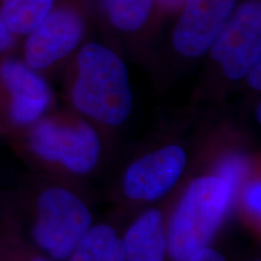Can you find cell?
Wrapping results in <instances>:
<instances>
[{"label":"cell","mask_w":261,"mask_h":261,"mask_svg":"<svg viewBox=\"0 0 261 261\" xmlns=\"http://www.w3.org/2000/svg\"><path fill=\"white\" fill-rule=\"evenodd\" d=\"M68 96L76 112L104 126L117 127L132 114L133 91L126 62L115 48L86 41L75 52Z\"/></svg>","instance_id":"obj_1"},{"label":"cell","mask_w":261,"mask_h":261,"mask_svg":"<svg viewBox=\"0 0 261 261\" xmlns=\"http://www.w3.org/2000/svg\"><path fill=\"white\" fill-rule=\"evenodd\" d=\"M236 195L218 175L196 178L168 220L167 247L172 261H187L217 236Z\"/></svg>","instance_id":"obj_2"},{"label":"cell","mask_w":261,"mask_h":261,"mask_svg":"<svg viewBox=\"0 0 261 261\" xmlns=\"http://www.w3.org/2000/svg\"><path fill=\"white\" fill-rule=\"evenodd\" d=\"M92 25V0H60L46 17L21 39V58L41 74L56 69L86 42Z\"/></svg>","instance_id":"obj_3"},{"label":"cell","mask_w":261,"mask_h":261,"mask_svg":"<svg viewBox=\"0 0 261 261\" xmlns=\"http://www.w3.org/2000/svg\"><path fill=\"white\" fill-rule=\"evenodd\" d=\"M207 55L215 83L218 79L223 85L244 81L261 63V0L238 3Z\"/></svg>","instance_id":"obj_4"},{"label":"cell","mask_w":261,"mask_h":261,"mask_svg":"<svg viewBox=\"0 0 261 261\" xmlns=\"http://www.w3.org/2000/svg\"><path fill=\"white\" fill-rule=\"evenodd\" d=\"M91 226L92 214L74 192L52 187L39 195L32 237L48 259L67 260Z\"/></svg>","instance_id":"obj_5"},{"label":"cell","mask_w":261,"mask_h":261,"mask_svg":"<svg viewBox=\"0 0 261 261\" xmlns=\"http://www.w3.org/2000/svg\"><path fill=\"white\" fill-rule=\"evenodd\" d=\"M29 148L39 159L83 175L97 166L102 142L86 120L42 117L33 125Z\"/></svg>","instance_id":"obj_6"},{"label":"cell","mask_w":261,"mask_h":261,"mask_svg":"<svg viewBox=\"0 0 261 261\" xmlns=\"http://www.w3.org/2000/svg\"><path fill=\"white\" fill-rule=\"evenodd\" d=\"M241 0H187L172 19L167 47L178 61L204 57Z\"/></svg>","instance_id":"obj_7"},{"label":"cell","mask_w":261,"mask_h":261,"mask_svg":"<svg viewBox=\"0 0 261 261\" xmlns=\"http://www.w3.org/2000/svg\"><path fill=\"white\" fill-rule=\"evenodd\" d=\"M54 92L44 74L12 54L0 56V109L15 126H33L45 117Z\"/></svg>","instance_id":"obj_8"},{"label":"cell","mask_w":261,"mask_h":261,"mask_svg":"<svg viewBox=\"0 0 261 261\" xmlns=\"http://www.w3.org/2000/svg\"><path fill=\"white\" fill-rule=\"evenodd\" d=\"M93 22L110 42L145 50L160 34L155 0H92Z\"/></svg>","instance_id":"obj_9"},{"label":"cell","mask_w":261,"mask_h":261,"mask_svg":"<svg viewBox=\"0 0 261 261\" xmlns=\"http://www.w3.org/2000/svg\"><path fill=\"white\" fill-rule=\"evenodd\" d=\"M187 163V151L177 144L148 152L126 169L122 180L123 192L132 201H158L177 185Z\"/></svg>","instance_id":"obj_10"},{"label":"cell","mask_w":261,"mask_h":261,"mask_svg":"<svg viewBox=\"0 0 261 261\" xmlns=\"http://www.w3.org/2000/svg\"><path fill=\"white\" fill-rule=\"evenodd\" d=\"M125 261H166L167 228L162 212L148 210L136 219L122 238Z\"/></svg>","instance_id":"obj_11"},{"label":"cell","mask_w":261,"mask_h":261,"mask_svg":"<svg viewBox=\"0 0 261 261\" xmlns=\"http://www.w3.org/2000/svg\"><path fill=\"white\" fill-rule=\"evenodd\" d=\"M65 261H125L123 241L110 225H94Z\"/></svg>","instance_id":"obj_12"},{"label":"cell","mask_w":261,"mask_h":261,"mask_svg":"<svg viewBox=\"0 0 261 261\" xmlns=\"http://www.w3.org/2000/svg\"><path fill=\"white\" fill-rule=\"evenodd\" d=\"M60 0H0L9 31L21 40L46 17Z\"/></svg>","instance_id":"obj_13"},{"label":"cell","mask_w":261,"mask_h":261,"mask_svg":"<svg viewBox=\"0 0 261 261\" xmlns=\"http://www.w3.org/2000/svg\"><path fill=\"white\" fill-rule=\"evenodd\" d=\"M248 171H249V163L246 156L233 152L220 160L215 175L223 179L237 196L241 188L247 181Z\"/></svg>","instance_id":"obj_14"},{"label":"cell","mask_w":261,"mask_h":261,"mask_svg":"<svg viewBox=\"0 0 261 261\" xmlns=\"http://www.w3.org/2000/svg\"><path fill=\"white\" fill-rule=\"evenodd\" d=\"M243 207L247 213L252 215L254 219H260L261 217V182L260 179H250L241 188Z\"/></svg>","instance_id":"obj_15"},{"label":"cell","mask_w":261,"mask_h":261,"mask_svg":"<svg viewBox=\"0 0 261 261\" xmlns=\"http://www.w3.org/2000/svg\"><path fill=\"white\" fill-rule=\"evenodd\" d=\"M158 19L161 28L177 16L187 0H155Z\"/></svg>","instance_id":"obj_16"},{"label":"cell","mask_w":261,"mask_h":261,"mask_svg":"<svg viewBox=\"0 0 261 261\" xmlns=\"http://www.w3.org/2000/svg\"><path fill=\"white\" fill-rule=\"evenodd\" d=\"M19 42L21 40L9 31L2 12H0V56L12 54L19 46Z\"/></svg>","instance_id":"obj_17"},{"label":"cell","mask_w":261,"mask_h":261,"mask_svg":"<svg viewBox=\"0 0 261 261\" xmlns=\"http://www.w3.org/2000/svg\"><path fill=\"white\" fill-rule=\"evenodd\" d=\"M187 261H227L223 254L218 250L213 249V248L207 247L204 249L200 250L196 254H194L191 257H189Z\"/></svg>","instance_id":"obj_18"},{"label":"cell","mask_w":261,"mask_h":261,"mask_svg":"<svg viewBox=\"0 0 261 261\" xmlns=\"http://www.w3.org/2000/svg\"><path fill=\"white\" fill-rule=\"evenodd\" d=\"M246 81L248 87L252 89L254 92H260L261 90V63H259L255 67L253 68L252 70L248 73V75L246 76Z\"/></svg>","instance_id":"obj_19"},{"label":"cell","mask_w":261,"mask_h":261,"mask_svg":"<svg viewBox=\"0 0 261 261\" xmlns=\"http://www.w3.org/2000/svg\"><path fill=\"white\" fill-rule=\"evenodd\" d=\"M260 112H261V106H260V102H257V106L255 108V117L257 120V122H261V115H260Z\"/></svg>","instance_id":"obj_20"},{"label":"cell","mask_w":261,"mask_h":261,"mask_svg":"<svg viewBox=\"0 0 261 261\" xmlns=\"http://www.w3.org/2000/svg\"><path fill=\"white\" fill-rule=\"evenodd\" d=\"M28 261H51V259L46 256H33Z\"/></svg>","instance_id":"obj_21"},{"label":"cell","mask_w":261,"mask_h":261,"mask_svg":"<svg viewBox=\"0 0 261 261\" xmlns=\"http://www.w3.org/2000/svg\"><path fill=\"white\" fill-rule=\"evenodd\" d=\"M257 261H259V260H257Z\"/></svg>","instance_id":"obj_22"}]
</instances>
